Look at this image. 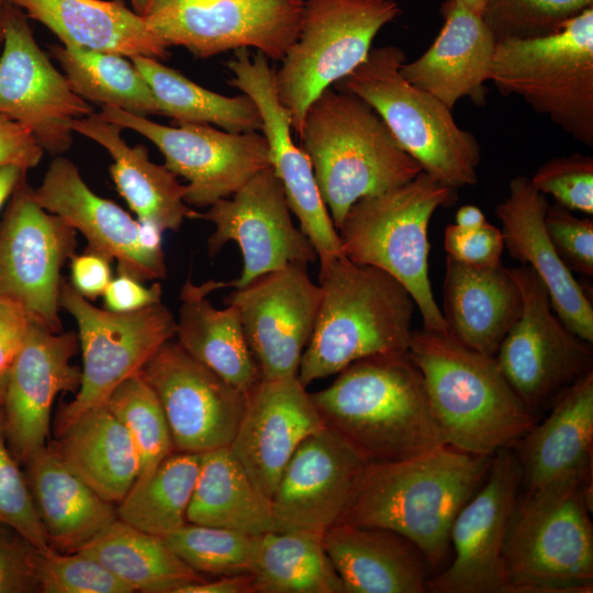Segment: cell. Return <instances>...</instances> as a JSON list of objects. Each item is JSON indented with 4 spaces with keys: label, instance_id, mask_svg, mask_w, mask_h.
Segmentation results:
<instances>
[{
    "label": "cell",
    "instance_id": "cell-1",
    "mask_svg": "<svg viewBox=\"0 0 593 593\" xmlns=\"http://www.w3.org/2000/svg\"><path fill=\"white\" fill-rule=\"evenodd\" d=\"M311 393L325 427L368 463L407 459L446 445L423 374L409 350L354 361Z\"/></svg>",
    "mask_w": 593,
    "mask_h": 593
},
{
    "label": "cell",
    "instance_id": "cell-2",
    "mask_svg": "<svg viewBox=\"0 0 593 593\" xmlns=\"http://www.w3.org/2000/svg\"><path fill=\"white\" fill-rule=\"evenodd\" d=\"M492 457L441 445L407 459L368 463L339 523L396 532L437 569L451 547L454 519L483 483Z\"/></svg>",
    "mask_w": 593,
    "mask_h": 593
},
{
    "label": "cell",
    "instance_id": "cell-3",
    "mask_svg": "<svg viewBox=\"0 0 593 593\" xmlns=\"http://www.w3.org/2000/svg\"><path fill=\"white\" fill-rule=\"evenodd\" d=\"M409 354L421 370L446 445L475 455L512 448L536 423L494 356L452 338L413 329Z\"/></svg>",
    "mask_w": 593,
    "mask_h": 593
},
{
    "label": "cell",
    "instance_id": "cell-4",
    "mask_svg": "<svg viewBox=\"0 0 593 593\" xmlns=\"http://www.w3.org/2000/svg\"><path fill=\"white\" fill-rule=\"evenodd\" d=\"M321 300L298 378L307 387L373 355L407 350L416 304L385 271L338 256L320 262Z\"/></svg>",
    "mask_w": 593,
    "mask_h": 593
},
{
    "label": "cell",
    "instance_id": "cell-5",
    "mask_svg": "<svg viewBox=\"0 0 593 593\" xmlns=\"http://www.w3.org/2000/svg\"><path fill=\"white\" fill-rule=\"evenodd\" d=\"M298 137L337 231L357 201L398 188L422 171L369 104L336 88L310 104Z\"/></svg>",
    "mask_w": 593,
    "mask_h": 593
},
{
    "label": "cell",
    "instance_id": "cell-6",
    "mask_svg": "<svg viewBox=\"0 0 593 593\" xmlns=\"http://www.w3.org/2000/svg\"><path fill=\"white\" fill-rule=\"evenodd\" d=\"M592 478L519 493L503 546L506 593L593 591Z\"/></svg>",
    "mask_w": 593,
    "mask_h": 593
},
{
    "label": "cell",
    "instance_id": "cell-7",
    "mask_svg": "<svg viewBox=\"0 0 593 593\" xmlns=\"http://www.w3.org/2000/svg\"><path fill=\"white\" fill-rule=\"evenodd\" d=\"M405 61L398 46L371 48L365 61L334 86L369 104L432 179L454 190L475 184L481 161L475 135L461 128L440 100L403 77Z\"/></svg>",
    "mask_w": 593,
    "mask_h": 593
},
{
    "label": "cell",
    "instance_id": "cell-8",
    "mask_svg": "<svg viewBox=\"0 0 593 593\" xmlns=\"http://www.w3.org/2000/svg\"><path fill=\"white\" fill-rule=\"evenodd\" d=\"M456 191L421 171L398 188L357 201L338 228L345 257L396 279L413 298L422 328L446 335L428 276V225L437 209L454 204Z\"/></svg>",
    "mask_w": 593,
    "mask_h": 593
},
{
    "label": "cell",
    "instance_id": "cell-9",
    "mask_svg": "<svg viewBox=\"0 0 593 593\" xmlns=\"http://www.w3.org/2000/svg\"><path fill=\"white\" fill-rule=\"evenodd\" d=\"M490 81L593 146V7L555 32L497 41Z\"/></svg>",
    "mask_w": 593,
    "mask_h": 593
},
{
    "label": "cell",
    "instance_id": "cell-10",
    "mask_svg": "<svg viewBox=\"0 0 593 593\" xmlns=\"http://www.w3.org/2000/svg\"><path fill=\"white\" fill-rule=\"evenodd\" d=\"M401 14L394 0H304L298 37L276 69L296 135L310 104L363 63L376 35Z\"/></svg>",
    "mask_w": 593,
    "mask_h": 593
},
{
    "label": "cell",
    "instance_id": "cell-11",
    "mask_svg": "<svg viewBox=\"0 0 593 593\" xmlns=\"http://www.w3.org/2000/svg\"><path fill=\"white\" fill-rule=\"evenodd\" d=\"M59 304L77 322L83 363L76 396L56 418V433L61 435L78 416L105 404L120 383L141 372L176 337L177 322L161 302L134 312L101 310L64 279Z\"/></svg>",
    "mask_w": 593,
    "mask_h": 593
},
{
    "label": "cell",
    "instance_id": "cell-12",
    "mask_svg": "<svg viewBox=\"0 0 593 593\" xmlns=\"http://www.w3.org/2000/svg\"><path fill=\"white\" fill-rule=\"evenodd\" d=\"M304 0H155L144 16L166 46L209 58L256 48L282 60L298 37Z\"/></svg>",
    "mask_w": 593,
    "mask_h": 593
},
{
    "label": "cell",
    "instance_id": "cell-13",
    "mask_svg": "<svg viewBox=\"0 0 593 593\" xmlns=\"http://www.w3.org/2000/svg\"><path fill=\"white\" fill-rule=\"evenodd\" d=\"M510 270L521 290L522 312L494 357L508 383L535 413L593 371V343L575 335L558 317L530 267Z\"/></svg>",
    "mask_w": 593,
    "mask_h": 593
},
{
    "label": "cell",
    "instance_id": "cell-14",
    "mask_svg": "<svg viewBox=\"0 0 593 593\" xmlns=\"http://www.w3.org/2000/svg\"><path fill=\"white\" fill-rule=\"evenodd\" d=\"M77 231L44 210L23 175L0 222V298L20 304L31 322L60 333V270L75 254Z\"/></svg>",
    "mask_w": 593,
    "mask_h": 593
},
{
    "label": "cell",
    "instance_id": "cell-15",
    "mask_svg": "<svg viewBox=\"0 0 593 593\" xmlns=\"http://www.w3.org/2000/svg\"><path fill=\"white\" fill-rule=\"evenodd\" d=\"M98 115L149 139L165 166L188 181L184 201L192 206L209 208L231 197L271 166L267 139L256 131L228 132L201 123L167 126L111 105L101 107Z\"/></svg>",
    "mask_w": 593,
    "mask_h": 593
},
{
    "label": "cell",
    "instance_id": "cell-16",
    "mask_svg": "<svg viewBox=\"0 0 593 593\" xmlns=\"http://www.w3.org/2000/svg\"><path fill=\"white\" fill-rule=\"evenodd\" d=\"M29 18L4 2L0 114L26 127L42 149L59 156L72 143L74 120L93 113L37 45Z\"/></svg>",
    "mask_w": 593,
    "mask_h": 593
},
{
    "label": "cell",
    "instance_id": "cell-17",
    "mask_svg": "<svg viewBox=\"0 0 593 593\" xmlns=\"http://www.w3.org/2000/svg\"><path fill=\"white\" fill-rule=\"evenodd\" d=\"M198 219L214 225L208 239L209 255L219 254L228 242L240 249V275L227 287L240 288L267 272L289 265L307 267L317 259L311 242L293 224L283 187L271 166L231 197L199 212Z\"/></svg>",
    "mask_w": 593,
    "mask_h": 593
},
{
    "label": "cell",
    "instance_id": "cell-18",
    "mask_svg": "<svg viewBox=\"0 0 593 593\" xmlns=\"http://www.w3.org/2000/svg\"><path fill=\"white\" fill-rule=\"evenodd\" d=\"M521 481L514 450L495 451L483 483L454 519V559L429 578L427 592L506 593L503 546Z\"/></svg>",
    "mask_w": 593,
    "mask_h": 593
},
{
    "label": "cell",
    "instance_id": "cell-19",
    "mask_svg": "<svg viewBox=\"0 0 593 593\" xmlns=\"http://www.w3.org/2000/svg\"><path fill=\"white\" fill-rule=\"evenodd\" d=\"M227 67L233 75L228 83L248 96L258 108L271 167L320 262L343 256L338 231L320 193L311 161L293 142L290 113L277 94L276 68L270 67L269 58L262 53L251 56L247 48L234 51Z\"/></svg>",
    "mask_w": 593,
    "mask_h": 593
},
{
    "label": "cell",
    "instance_id": "cell-20",
    "mask_svg": "<svg viewBox=\"0 0 593 593\" xmlns=\"http://www.w3.org/2000/svg\"><path fill=\"white\" fill-rule=\"evenodd\" d=\"M164 409L175 451L202 454L230 447L246 393L167 342L142 369Z\"/></svg>",
    "mask_w": 593,
    "mask_h": 593
},
{
    "label": "cell",
    "instance_id": "cell-21",
    "mask_svg": "<svg viewBox=\"0 0 593 593\" xmlns=\"http://www.w3.org/2000/svg\"><path fill=\"white\" fill-rule=\"evenodd\" d=\"M320 300L321 288L302 265L261 275L224 299L238 312L261 379L298 376Z\"/></svg>",
    "mask_w": 593,
    "mask_h": 593
},
{
    "label": "cell",
    "instance_id": "cell-22",
    "mask_svg": "<svg viewBox=\"0 0 593 593\" xmlns=\"http://www.w3.org/2000/svg\"><path fill=\"white\" fill-rule=\"evenodd\" d=\"M368 462L327 427L296 448L271 505L279 532L322 533L338 524L357 493Z\"/></svg>",
    "mask_w": 593,
    "mask_h": 593
},
{
    "label": "cell",
    "instance_id": "cell-23",
    "mask_svg": "<svg viewBox=\"0 0 593 593\" xmlns=\"http://www.w3.org/2000/svg\"><path fill=\"white\" fill-rule=\"evenodd\" d=\"M78 336L54 333L31 322L7 376L3 432L16 461L24 463L46 446L51 411L59 392H77L81 369L70 359Z\"/></svg>",
    "mask_w": 593,
    "mask_h": 593
},
{
    "label": "cell",
    "instance_id": "cell-24",
    "mask_svg": "<svg viewBox=\"0 0 593 593\" xmlns=\"http://www.w3.org/2000/svg\"><path fill=\"white\" fill-rule=\"evenodd\" d=\"M325 427L298 376L261 379L247 394L230 450L257 488L273 496L298 446Z\"/></svg>",
    "mask_w": 593,
    "mask_h": 593
},
{
    "label": "cell",
    "instance_id": "cell-25",
    "mask_svg": "<svg viewBox=\"0 0 593 593\" xmlns=\"http://www.w3.org/2000/svg\"><path fill=\"white\" fill-rule=\"evenodd\" d=\"M34 195L44 210L63 217L87 238V249L116 260L119 273L139 281L166 277L165 257L142 246L137 220L97 195L69 159L55 156Z\"/></svg>",
    "mask_w": 593,
    "mask_h": 593
},
{
    "label": "cell",
    "instance_id": "cell-26",
    "mask_svg": "<svg viewBox=\"0 0 593 593\" xmlns=\"http://www.w3.org/2000/svg\"><path fill=\"white\" fill-rule=\"evenodd\" d=\"M549 203L530 178L516 176L506 198L495 208L504 248L528 266L546 288L551 306L564 325L593 343V306L580 282L555 249L545 225Z\"/></svg>",
    "mask_w": 593,
    "mask_h": 593
},
{
    "label": "cell",
    "instance_id": "cell-27",
    "mask_svg": "<svg viewBox=\"0 0 593 593\" xmlns=\"http://www.w3.org/2000/svg\"><path fill=\"white\" fill-rule=\"evenodd\" d=\"M439 11L438 35L423 55L402 65L401 74L450 110L465 97L484 105L497 40L483 16L458 0H446Z\"/></svg>",
    "mask_w": 593,
    "mask_h": 593
},
{
    "label": "cell",
    "instance_id": "cell-28",
    "mask_svg": "<svg viewBox=\"0 0 593 593\" xmlns=\"http://www.w3.org/2000/svg\"><path fill=\"white\" fill-rule=\"evenodd\" d=\"M593 371L566 389L549 415L512 447L522 471L523 492L567 475L592 478Z\"/></svg>",
    "mask_w": 593,
    "mask_h": 593
},
{
    "label": "cell",
    "instance_id": "cell-29",
    "mask_svg": "<svg viewBox=\"0 0 593 593\" xmlns=\"http://www.w3.org/2000/svg\"><path fill=\"white\" fill-rule=\"evenodd\" d=\"M345 593H425L429 563L396 532L338 523L323 534Z\"/></svg>",
    "mask_w": 593,
    "mask_h": 593
},
{
    "label": "cell",
    "instance_id": "cell-30",
    "mask_svg": "<svg viewBox=\"0 0 593 593\" xmlns=\"http://www.w3.org/2000/svg\"><path fill=\"white\" fill-rule=\"evenodd\" d=\"M443 294L448 334L475 351L495 356L523 305L510 268L473 267L447 256Z\"/></svg>",
    "mask_w": 593,
    "mask_h": 593
},
{
    "label": "cell",
    "instance_id": "cell-31",
    "mask_svg": "<svg viewBox=\"0 0 593 593\" xmlns=\"http://www.w3.org/2000/svg\"><path fill=\"white\" fill-rule=\"evenodd\" d=\"M49 29L65 46L165 60L168 46L123 0H3Z\"/></svg>",
    "mask_w": 593,
    "mask_h": 593
},
{
    "label": "cell",
    "instance_id": "cell-32",
    "mask_svg": "<svg viewBox=\"0 0 593 593\" xmlns=\"http://www.w3.org/2000/svg\"><path fill=\"white\" fill-rule=\"evenodd\" d=\"M71 128L111 155L113 182L137 220L152 222L165 232L178 231L186 219H198L199 212L184 201L186 186L165 165L150 161L145 146H130L119 125L93 112L74 120Z\"/></svg>",
    "mask_w": 593,
    "mask_h": 593
},
{
    "label": "cell",
    "instance_id": "cell-33",
    "mask_svg": "<svg viewBox=\"0 0 593 593\" xmlns=\"http://www.w3.org/2000/svg\"><path fill=\"white\" fill-rule=\"evenodd\" d=\"M25 478L51 544L68 552L87 544L116 518L102 499L45 446L26 462Z\"/></svg>",
    "mask_w": 593,
    "mask_h": 593
},
{
    "label": "cell",
    "instance_id": "cell-34",
    "mask_svg": "<svg viewBox=\"0 0 593 593\" xmlns=\"http://www.w3.org/2000/svg\"><path fill=\"white\" fill-rule=\"evenodd\" d=\"M227 282L209 280L195 284L188 279L180 290L181 305L176 325L180 346L228 383L248 393L260 380L235 306L216 309L206 298Z\"/></svg>",
    "mask_w": 593,
    "mask_h": 593
},
{
    "label": "cell",
    "instance_id": "cell-35",
    "mask_svg": "<svg viewBox=\"0 0 593 593\" xmlns=\"http://www.w3.org/2000/svg\"><path fill=\"white\" fill-rule=\"evenodd\" d=\"M60 436L55 447L64 463L102 499L120 503L139 474V459L108 406L86 411Z\"/></svg>",
    "mask_w": 593,
    "mask_h": 593
},
{
    "label": "cell",
    "instance_id": "cell-36",
    "mask_svg": "<svg viewBox=\"0 0 593 593\" xmlns=\"http://www.w3.org/2000/svg\"><path fill=\"white\" fill-rule=\"evenodd\" d=\"M187 522L251 535L279 532L270 497L257 488L228 447L201 454Z\"/></svg>",
    "mask_w": 593,
    "mask_h": 593
},
{
    "label": "cell",
    "instance_id": "cell-37",
    "mask_svg": "<svg viewBox=\"0 0 593 593\" xmlns=\"http://www.w3.org/2000/svg\"><path fill=\"white\" fill-rule=\"evenodd\" d=\"M76 551L98 561L134 592L176 593L186 584L205 580L163 537L119 518Z\"/></svg>",
    "mask_w": 593,
    "mask_h": 593
},
{
    "label": "cell",
    "instance_id": "cell-38",
    "mask_svg": "<svg viewBox=\"0 0 593 593\" xmlns=\"http://www.w3.org/2000/svg\"><path fill=\"white\" fill-rule=\"evenodd\" d=\"M253 579L255 593H345L323 534L310 530L261 535Z\"/></svg>",
    "mask_w": 593,
    "mask_h": 593
},
{
    "label": "cell",
    "instance_id": "cell-39",
    "mask_svg": "<svg viewBox=\"0 0 593 593\" xmlns=\"http://www.w3.org/2000/svg\"><path fill=\"white\" fill-rule=\"evenodd\" d=\"M49 52L71 90L87 102L142 116L161 115L149 85L126 56L65 45H53Z\"/></svg>",
    "mask_w": 593,
    "mask_h": 593
},
{
    "label": "cell",
    "instance_id": "cell-40",
    "mask_svg": "<svg viewBox=\"0 0 593 593\" xmlns=\"http://www.w3.org/2000/svg\"><path fill=\"white\" fill-rule=\"evenodd\" d=\"M130 59L149 85L161 115L177 123L210 124L228 132L261 128L260 113L248 96L226 97L213 92L154 58Z\"/></svg>",
    "mask_w": 593,
    "mask_h": 593
},
{
    "label": "cell",
    "instance_id": "cell-41",
    "mask_svg": "<svg viewBox=\"0 0 593 593\" xmlns=\"http://www.w3.org/2000/svg\"><path fill=\"white\" fill-rule=\"evenodd\" d=\"M201 454L174 451L144 480L136 481L116 508L118 518L166 537L187 523Z\"/></svg>",
    "mask_w": 593,
    "mask_h": 593
},
{
    "label": "cell",
    "instance_id": "cell-42",
    "mask_svg": "<svg viewBox=\"0 0 593 593\" xmlns=\"http://www.w3.org/2000/svg\"><path fill=\"white\" fill-rule=\"evenodd\" d=\"M105 405L126 428L136 448L139 459L136 481L146 479L175 451L158 395L142 372H138L120 383L108 398Z\"/></svg>",
    "mask_w": 593,
    "mask_h": 593
},
{
    "label": "cell",
    "instance_id": "cell-43",
    "mask_svg": "<svg viewBox=\"0 0 593 593\" xmlns=\"http://www.w3.org/2000/svg\"><path fill=\"white\" fill-rule=\"evenodd\" d=\"M167 545L200 574H253L261 535L187 522L164 537Z\"/></svg>",
    "mask_w": 593,
    "mask_h": 593
},
{
    "label": "cell",
    "instance_id": "cell-44",
    "mask_svg": "<svg viewBox=\"0 0 593 593\" xmlns=\"http://www.w3.org/2000/svg\"><path fill=\"white\" fill-rule=\"evenodd\" d=\"M593 7V0H490L483 19L497 41L545 35Z\"/></svg>",
    "mask_w": 593,
    "mask_h": 593
},
{
    "label": "cell",
    "instance_id": "cell-45",
    "mask_svg": "<svg viewBox=\"0 0 593 593\" xmlns=\"http://www.w3.org/2000/svg\"><path fill=\"white\" fill-rule=\"evenodd\" d=\"M37 579L41 593H132V588L94 559L53 548L38 550Z\"/></svg>",
    "mask_w": 593,
    "mask_h": 593
},
{
    "label": "cell",
    "instance_id": "cell-46",
    "mask_svg": "<svg viewBox=\"0 0 593 593\" xmlns=\"http://www.w3.org/2000/svg\"><path fill=\"white\" fill-rule=\"evenodd\" d=\"M0 524L20 534L38 550L52 548L25 475L20 471L3 432L0 413Z\"/></svg>",
    "mask_w": 593,
    "mask_h": 593
},
{
    "label": "cell",
    "instance_id": "cell-47",
    "mask_svg": "<svg viewBox=\"0 0 593 593\" xmlns=\"http://www.w3.org/2000/svg\"><path fill=\"white\" fill-rule=\"evenodd\" d=\"M534 188L556 203L586 215L593 214V158L574 153L542 164L530 178Z\"/></svg>",
    "mask_w": 593,
    "mask_h": 593
},
{
    "label": "cell",
    "instance_id": "cell-48",
    "mask_svg": "<svg viewBox=\"0 0 593 593\" xmlns=\"http://www.w3.org/2000/svg\"><path fill=\"white\" fill-rule=\"evenodd\" d=\"M548 236L571 271L593 277V220L578 217L559 204L548 206L545 216Z\"/></svg>",
    "mask_w": 593,
    "mask_h": 593
},
{
    "label": "cell",
    "instance_id": "cell-49",
    "mask_svg": "<svg viewBox=\"0 0 593 593\" xmlns=\"http://www.w3.org/2000/svg\"><path fill=\"white\" fill-rule=\"evenodd\" d=\"M37 555L36 547L0 524V593L40 592Z\"/></svg>",
    "mask_w": 593,
    "mask_h": 593
},
{
    "label": "cell",
    "instance_id": "cell-50",
    "mask_svg": "<svg viewBox=\"0 0 593 593\" xmlns=\"http://www.w3.org/2000/svg\"><path fill=\"white\" fill-rule=\"evenodd\" d=\"M447 256L473 267H492L502 264L504 239L501 228L486 222L472 231L447 225L444 236Z\"/></svg>",
    "mask_w": 593,
    "mask_h": 593
},
{
    "label": "cell",
    "instance_id": "cell-51",
    "mask_svg": "<svg viewBox=\"0 0 593 593\" xmlns=\"http://www.w3.org/2000/svg\"><path fill=\"white\" fill-rule=\"evenodd\" d=\"M43 154L26 127L0 114V166L14 164L29 170L40 164Z\"/></svg>",
    "mask_w": 593,
    "mask_h": 593
},
{
    "label": "cell",
    "instance_id": "cell-52",
    "mask_svg": "<svg viewBox=\"0 0 593 593\" xmlns=\"http://www.w3.org/2000/svg\"><path fill=\"white\" fill-rule=\"evenodd\" d=\"M105 309L112 312H134L161 302V286L145 287L142 281L121 275L110 281L103 292Z\"/></svg>",
    "mask_w": 593,
    "mask_h": 593
},
{
    "label": "cell",
    "instance_id": "cell-53",
    "mask_svg": "<svg viewBox=\"0 0 593 593\" xmlns=\"http://www.w3.org/2000/svg\"><path fill=\"white\" fill-rule=\"evenodd\" d=\"M30 324V316L20 304L0 298V379L8 376Z\"/></svg>",
    "mask_w": 593,
    "mask_h": 593
},
{
    "label": "cell",
    "instance_id": "cell-54",
    "mask_svg": "<svg viewBox=\"0 0 593 593\" xmlns=\"http://www.w3.org/2000/svg\"><path fill=\"white\" fill-rule=\"evenodd\" d=\"M111 261L89 249L82 255L74 254L70 257L71 286L88 300L103 294L112 280Z\"/></svg>",
    "mask_w": 593,
    "mask_h": 593
},
{
    "label": "cell",
    "instance_id": "cell-55",
    "mask_svg": "<svg viewBox=\"0 0 593 593\" xmlns=\"http://www.w3.org/2000/svg\"><path fill=\"white\" fill-rule=\"evenodd\" d=\"M176 593H255L253 574L222 575L179 588Z\"/></svg>",
    "mask_w": 593,
    "mask_h": 593
},
{
    "label": "cell",
    "instance_id": "cell-56",
    "mask_svg": "<svg viewBox=\"0 0 593 593\" xmlns=\"http://www.w3.org/2000/svg\"><path fill=\"white\" fill-rule=\"evenodd\" d=\"M27 170L14 164L0 166V210Z\"/></svg>",
    "mask_w": 593,
    "mask_h": 593
},
{
    "label": "cell",
    "instance_id": "cell-57",
    "mask_svg": "<svg viewBox=\"0 0 593 593\" xmlns=\"http://www.w3.org/2000/svg\"><path fill=\"white\" fill-rule=\"evenodd\" d=\"M486 222L483 212L478 206L471 204L459 208L455 219V224L465 231L477 230Z\"/></svg>",
    "mask_w": 593,
    "mask_h": 593
},
{
    "label": "cell",
    "instance_id": "cell-58",
    "mask_svg": "<svg viewBox=\"0 0 593 593\" xmlns=\"http://www.w3.org/2000/svg\"><path fill=\"white\" fill-rule=\"evenodd\" d=\"M461 4H463L469 10L483 15L485 12L490 0H458Z\"/></svg>",
    "mask_w": 593,
    "mask_h": 593
},
{
    "label": "cell",
    "instance_id": "cell-59",
    "mask_svg": "<svg viewBox=\"0 0 593 593\" xmlns=\"http://www.w3.org/2000/svg\"><path fill=\"white\" fill-rule=\"evenodd\" d=\"M155 0H128L131 8L141 16H145Z\"/></svg>",
    "mask_w": 593,
    "mask_h": 593
},
{
    "label": "cell",
    "instance_id": "cell-60",
    "mask_svg": "<svg viewBox=\"0 0 593 593\" xmlns=\"http://www.w3.org/2000/svg\"><path fill=\"white\" fill-rule=\"evenodd\" d=\"M3 8L4 1L0 0V49L2 48L3 44Z\"/></svg>",
    "mask_w": 593,
    "mask_h": 593
},
{
    "label": "cell",
    "instance_id": "cell-61",
    "mask_svg": "<svg viewBox=\"0 0 593 593\" xmlns=\"http://www.w3.org/2000/svg\"><path fill=\"white\" fill-rule=\"evenodd\" d=\"M7 377L0 379V413H2L4 393H5Z\"/></svg>",
    "mask_w": 593,
    "mask_h": 593
}]
</instances>
